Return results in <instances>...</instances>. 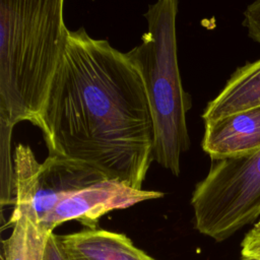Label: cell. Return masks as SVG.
Wrapping results in <instances>:
<instances>
[{"label":"cell","instance_id":"cell-1","mask_svg":"<svg viewBox=\"0 0 260 260\" xmlns=\"http://www.w3.org/2000/svg\"><path fill=\"white\" fill-rule=\"evenodd\" d=\"M49 155L85 162L141 190L153 160V127L142 74L128 53L83 27L69 30L40 118Z\"/></svg>","mask_w":260,"mask_h":260},{"label":"cell","instance_id":"cell-8","mask_svg":"<svg viewBox=\"0 0 260 260\" xmlns=\"http://www.w3.org/2000/svg\"><path fill=\"white\" fill-rule=\"evenodd\" d=\"M69 260H155L126 235L102 229L58 236Z\"/></svg>","mask_w":260,"mask_h":260},{"label":"cell","instance_id":"cell-9","mask_svg":"<svg viewBox=\"0 0 260 260\" xmlns=\"http://www.w3.org/2000/svg\"><path fill=\"white\" fill-rule=\"evenodd\" d=\"M260 107V59L239 67L203 114L205 122Z\"/></svg>","mask_w":260,"mask_h":260},{"label":"cell","instance_id":"cell-14","mask_svg":"<svg viewBox=\"0 0 260 260\" xmlns=\"http://www.w3.org/2000/svg\"><path fill=\"white\" fill-rule=\"evenodd\" d=\"M44 260H69L61 247L58 236L54 233L49 238Z\"/></svg>","mask_w":260,"mask_h":260},{"label":"cell","instance_id":"cell-4","mask_svg":"<svg viewBox=\"0 0 260 260\" xmlns=\"http://www.w3.org/2000/svg\"><path fill=\"white\" fill-rule=\"evenodd\" d=\"M194 226L222 242L260 215V149L239 157L212 159L191 197Z\"/></svg>","mask_w":260,"mask_h":260},{"label":"cell","instance_id":"cell-10","mask_svg":"<svg viewBox=\"0 0 260 260\" xmlns=\"http://www.w3.org/2000/svg\"><path fill=\"white\" fill-rule=\"evenodd\" d=\"M12 231L2 242L3 260H44L50 236L53 234L26 216H10Z\"/></svg>","mask_w":260,"mask_h":260},{"label":"cell","instance_id":"cell-13","mask_svg":"<svg viewBox=\"0 0 260 260\" xmlns=\"http://www.w3.org/2000/svg\"><path fill=\"white\" fill-rule=\"evenodd\" d=\"M244 26L247 27L249 37L260 45V1L251 3L245 9Z\"/></svg>","mask_w":260,"mask_h":260},{"label":"cell","instance_id":"cell-6","mask_svg":"<svg viewBox=\"0 0 260 260\" xmlns=\"http://www.w3.org/2000/svg\"><path fill=\"white\" fill-rule=\"evenodd\" d=\"M162 196L158 191L137 190L122 182L105 179L67 194L41 225L53 233L61 223L76 220L85 229H98L100 218L106 213Z\"/></svg>","mask_w":260,"mask_h":260},{"label":"cell","instance_id":"cell-3","mask_svg":"<svg viewBox=\"0 0 260 260\" xmlns=\"http://www.w3.org/2000/svg\"><path fill=\"white\" fill-rule=\"evenodd\" d=\"M179 2L159 0L144 14L147 31L127 52L139 68L149 103L153 127L152 157L179 176L183 152L190 147L187 113L191 98L182 85L176 32Z\"/></svg>","mask_w":260,"mask_h":260},{"label":"cell","instance_id":"cell-2","mask_svg":"<svg viewBox=\"0 0 260 260\" xmlns=\"http://www.w3.org/2000/svg\"><path fill=\"white\" fill-rule=\"evenodd\" d=\"M68 31L63 0L0 1V121L39 127Z\"/></svg>","mask_w":260,"mask_h":260},{"label":"cell","instance_id":"cell-5","mask_svg":"<svg viewBox=\"0 0 260 260\" xmlns=\"http://www.w3.org/2000/svg\"><path fill=\"white\" fill-rule=\"evenodd\" d=\"M13 159V210L42 224L69 193L108 179L98 169L81 161L49 155L39 162L28 145L17 144Z\"/></svg>","mask_w":260,"mask_h":260},{"label":"cell","instance_id":"cell-12","mask_svg":"<svg viewBox=\"0 0 260 260\" xmlns=\"http://www.w3.org/2000/svg\"><path fill=\"white\" fill-rule=\"evenodd\" d=\"M241 248L244 260H260V220L246 234Z\"/></svg>","mask_w":260,"mask_h":260},{"label":"cell","instance_id":"cell-11","mask_svg":"<svg viewBox=\"0 0 260 260\" xmlns=\"http://www.w3.org/2000/svg\"><path fill=\"white\" fill-rule=\"evenodd\" d=\"M1 129V204H13V159L10 153V139L13 127L0 121Z\"/></svg>","mask_w":260,"mask_h":260},{"label":"cell","instance_id":"cell-7","mask_svg":"<svg viewBox=\"0 0 260 260\" xmlns=\"http://www.w3.org/2000/svg\"><path fill=\"white\" fill-rule=\"evenodd\" d=\"M202 149L212 159L239 157L260 149V107L205 122Z\"/></svg>","mask_w":260,"mask_h":260}]
</instances>
